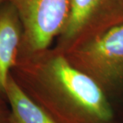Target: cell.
<instances>
[{
  "label": "cell",
  "mask_w": 123,
  "mask_h": 123,
  "mask_svg": "<svg viewBox=\"0 0 123 123\" xmlns=\"http://www.w3.org/2000/svg\"><path fill=\"white\" fill-rule=\"evenodd\" d=\"M122 23L123 0H69L67 21L53 47L65 54Z\"/></svg>",
  "instance_id": "cell-3"
},
{
  "label": "cell",
  "mask_w": 123,
  "mask_h": 123,
  "mask_svg": "<svg viewBox=\"0 0 123 123\" xmlns=\"http://www.w3.org/2000/svg\"><path fill=\"white\" fill-rule=\"evenodd\" d=\"M4 2V0H0V4L2 3V2Z\"/></svg>",
  "instance_id": "cell-8"
},
{
  "label": "cell",
  "mask_w": 123,
  "mask_h": 123,
  "mask_svg": "<svg viewBox=\"0 0 123 123\" xmlns=\"http://www.w3.org/2000/svg\"><path fill=\"white\" fill-rule=\"evenodd\" d=\"M10 107L6 98L0 96V123H10Z\"/></svg>",
  "instance_id": "cell-7"
},
{
  "label": "cell",
  "mask_w": 123,
  "mask_h": 123,
  "mask_svg": "<svg viewBox=\"0 0 123 123\" xmlns=\"http://www.w3.org/2000/svg\"><path fill=\"white\" fill-rule=\"evenodd\" d=\"M63 55L112 101L123 96V23Z\"/></svg>",
  "instance_id": "cell-2"
},
{
  "label": "cell",
  "mask_w": 123,
  "mask_h": 123,
  "mask_svg": "<svg viewBox=\"0 0 123 123\" xmlns=\"http://www.w3.org/2000/svg\"><path fill=\"white\" fill-rule=\"evenodd\" d=\"M10 123H57L19 87L10 74L6 88Z\"/></svg>",
  "instance_id": "cell-6"
},
{
  "label": "cell",
  "mask_w": 123,
  "mask_h": 123,
  "mask_svg": "<svg viewBox=\"0 0 123 123\" xmlns=\"http://www.w3.org/2000/svg\"><path fill=\"white\" fill-rule=\"evenodd\" d=\"M11 74L57 123H123L97 83L54 47L18 56Z\"/></svg>",
  "instance_id": "cell-1"
},
{
  "label": "cell",
  "mask_w": 123,
  "mask_h": 123,
  "mask_svg": "<svg viewBox=\"0 0 123 123\" xmlns=\"http://www.w3.org/2000/svg\"><path fill=\"white\" fill-rule=\"evenodd\" d=\"M23 38V24L14 7L0 4V96L6 98L11 71L18 59Z\"/></svg>",
  "instance_id": "cell-5"
},
{
  "label": "cell",
  "mask_w": 123,
  "mask_h": 123,
  "mask_svg": "<svg viewBox=\"0 0 123 123\" xmlns=\"http://www.w3.org/2000/svg\"><path fill=\"white\" fill-rule=\"evenodd\" d=\"M14 7L23 28L20 55L51 47L69 15V0H4Z\"/></svg>",
  "instance_id": "cell-4"
}]
</instances>
